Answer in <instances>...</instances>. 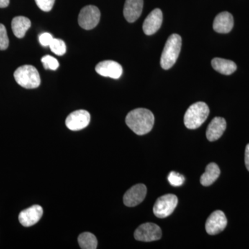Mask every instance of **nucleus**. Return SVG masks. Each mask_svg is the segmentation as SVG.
<instances>
[{
	"label": "nucleus",
	"instance_id": "obj_1",
	"mask_svg": "<svg viewBox=\"0 0 249 249\" xmlns=\"http://www.w3.org/2000/svg\"><path fill=\"white\" fill-rule=\"evenodd\" d=\"M125 123L134 133L144 135L152 130L155 124V116L149 109L137 108L128 113Z\"/></svg>",
	"mask_w": 249,
	"mask_h": 249
},
{
	"label": "nucleus",
	"instance_id": "obj_2",
	"mask_svg": "<svg viewBox=\"0 0 249 249\" xmlns=\"http://www.w3.org/2000/svg\"><path fill=\"white\" fill-rule=\"evenodd\" d=\"M181 37L178 34H172L168 37L160 56V66L169 70L178 60L181 48Z\"/></svg>",
	"mask_w": 249,
	"mask_h": 249
},
{
	"label": "nucleus",
	"instance_id": "obj_3",
	"mask_svg": "<svg viewBox=\"0 0 249 249\" xmlns=\"http://www.w3.org/2000/svg\"><path fill=\"white\" fill-rule=\"evenodd\" d=\"M209 106L204 102L194 103L188 107L184 115V124L187 128L195 129L200 127L209 115Z\"/></svg>",
	"mask_w": 249,
	"mask_h": 249
},
{
	"label": "nucleus",
	"instance_id": "obj_4",
	"mask_svg": "<svg viewBox=\"0 0 249 249\" xmlns=\"http://www.w3.org/2000/svg\"><path fill=\"white\" fill-rule=\"evenodd\" d=\"M14 78L18 84L26 89H35L40 85V76L35 67L23 65L14 72Z\"/></svg>",
	"mask_w": 249,
	"mask_h": 249
},
{
	"label": "nucleus",
	"instance_id": "obj_5",
	"mask_svg": "<svg viewBox=\"0 0 249 249\" xmlns=\"http://www.w3.org/2000/svg\"><path fill=\"white\" fill-rule=\"evenodd\" d=\"M178 204V196L167 194L160 196L154 205L153 212L156 217L165 218L173 213Z\"/></svg>",
	"mask_w": 249,
	"mask_h": 249
},
{
	"label": "nucleus",
	"instance_id": "obj_6",
	"mask_svg": "<svg viewBox=\"0 0 249 249\" xmlns=\"http://www.w3.org/2000/svg\"><path fill=\"white\" fill-rule=\"evenodd\" d=\"M101 12L96 6L93 5L85 6L78 16V24L85 30H91L99 23Z\"/></svg>",
	"mask_w": 249,
	"mask_h": 249
},
{
	"label": "nucleus",
	"instance_id": "obj_7",
	"mask_svg": "<svg viewBox=\"0 0 249 249\" xmlns=\"http://www.w3.org/2000/svg\"><path fill=\"white\" fill-rule=\"evenodd\" d=\"M161 235V229L154 223L142 224L134 232V238L141 242H150L159 240Z\"/></svg>",
	"mask_w": 249,
	"mask_h": 249
},
{
	"label": "nucleus",
	"instance_id": "obj_8",
	"mask_svg": "<svg viewBox=\"0 0 249 249\" xmlns=\"http://www.w3.org/2000/svg\"><path fill=\"white\" fill-rule=\"evenodd\" d=\"M90 122V114L88 111L80 109L67 116L65 124L70 130L78 131L88 127Z\"/></svg>",
	"mask_w": 249,
	"mask_h": 249
},
{
	"label": "nucleus",
	"instance_id": "obj_9",
	"mask_svg": "<svg viewBox=\"0 0 249 249\" xmlns=\"http://www.w3.org/2000/svg\"><path fill=\"white\" fill-rule=\"evenodd\" d=\"M227 219L222 211H214L206 222V232L211 235L222 232L227 226Z\"/></svg>",
	"mask_w": 249,
	"mask_h": 249
},
{
	"label": "nucleus",
	"instance_id": "obj_10",
	"mask_svg": "<svg viewBox=\"0 0 249 249\" xmlns=\"http://www.w3.org/2000/svg\"><path fill=\"white\" fill-rule=\"evenodd\" d=\"M147 194L146 186L142 183L135 185L126 192L124 196V202L128 207H134L142 202Z\"/></svg>",
	"mask_w": 249,
	"mask_h": 249
},
{
	"label": "nucleus",
	"instance_id": "obj_11",
	"mask_svg": "<svg viewBox=\"0 0 249 249\" xmlns=\"http://www.w3.org/2000/svg\"><path fill=\"white\" fill-rule=\"evenodd\" d=\"M96 71L104 77L118 79L123 73L122 66L117 62L113 60H105L99 62L96 66Z\"/></svg>",
	"mask_w": 249,
	"mask_h": 249
},
{
	"label": "nucleus",
	"instance_id": "obj_12",
	"mask_svg": "<svg viewBox=\"0 0 249 249\" xmlns=\"http://www.w3.org/2000/svg\"><path fill=\"white\" fill-rule=\"evenodd\" d=\"M163 14L161 10L155 9L147 16L142 24V31L145 35L151 36L155 34L161 26Z\"/></svg>",
	"mask_w": 249,
	"mask_h": 249
},
{
	"label": "nucleus",
	"instance_id": "obj_13",
	"mask_svg": "<svg viewBox=\"0 0 249 249\" xmlns=\"http://www.w3.org/2000/svg\"><path fill=\"white\" fill-rule=\"evenodd\" d=\"M42 214V208L38 205H34L29 209L24 210L19 213V221L24 227H31L40 221Z\"/></svg>",
	"mask_w": 249,
	"mask_h": 249
},
{
	"label": "nucleus",
	"instance_id": "obj_14",
	"mask_svg": "<svg viewBox=\"0 0 249 249\" xmlns=\"http://www.w3.org/2000/svg\"><path fill=\"white\" fill-rule=\"evenodd\" d=\"M143 0H126L124 5V15L128 22H134L142 14Z\"/></svg>",
	"mask_w": 249,
	"mask_h": 249
},
{
	"label": "nucleus",
	"instance_id": "obj_15",
	"mask_svg": "<svg viewBox=\"0 0 249 249\" xmlns=\"http://www.w3.org/2000/svg\"><path fill=\"white\" fill-rule=\"evenodd\" d=\"M226 128H227V122L224 118H214L210 123L206 130V137L208 140L210 142L218 140L222 137Z\"/></svg>",
	"mask_w": 249,
	"mask_h": 249
},
{
	"label": "nucleus",
	"instance_id": "obj_16",
	"mask_svg": "<svg viewBox=\"0 0 249 249\" xmlns=\"http://www.w3.org/2000/svg\"><path fill=\"white\" fill-rule=\"evenodd\" d=\"M233 25V17L227 11L220 13L214 18L213 29L219 34H228L232 30Z\"/></svg>",
	"mask_w": 249,
	"mask_h": 249
},
{
	"label": "nucleus",
	"instance_id": "obj_17",
	"mask_svg": "<svg viewBox=\"0 0 249 249\" xmlns=\"http://www.w3.org/2000/svg\"><path fill=\"white\" fill-rule=\"evenodd\" d=\"M31 26L30 19L24 16H18L14 18L11 22L13 32L18 38L24 37Z\"/></svg>",
	"mask_w": 249,
	"mask_h": 249
},
{
	"label": "nucleus",
	"instance_id": "obj_18",
	"mask_svg": "<svg viewBox=\"0 0 249 249\" xmlns=\"http://www.w3.org/2000/svg\"><path fill=\"white\" fill-rule=\"evenodd\" d=\"M211 65L215 71L224 75H231L237 70V65L231 60L215 58L213 59Z\"/></svg>",
	"mask_w": 249,
	"mask_h": 249
},
{
	"label": "nucleus",
	"instance_id": "obj_19",
	"mask_svg": "<svg viewBox=\"0 0 249 249\" xmlns=\"http://www.w3.org/2000/svg\"><path fill=\"white\" fill-rule=\"evenodd\" d=\"M220 175V169L216 163H211L206 166V171L201 175L200 183L204 186H209L217 179Z\"/></svg>",
	"mask_w": 249,
	"mask_h": 249
},
{
	"label": "nucleus",
	"instance_id": "obj_20",
	"mask_svg": "<svg viewBox=\"0 0 249 249\" xmlns=\"http://www.w3.org/2000/svg\"><path fill=\"white\" fill-rule=\"evenodd\" d=\"M78 244L83 249H96L97 248L98 240L96 236L89 232H83L78 237Z\"/></svg>",
	"mask_w": 249,
	"mask_h": 249
},
{
	"label": "nucleus",
	"instance_id": "obj_21",
	"mask_svg": "<svg viewBox=\"0 0 249 249\" xmlns=\"http://www.w3.org/2000/svg\"><path fill=\"white\" fill-rule=\"evenodd\" d=\"M51 50L57 55H63L66 53L67 47L65 42L60 39L53 38L49 45Z\"/></svg>",
	"mask_w": 249,
	"mask_h": 249
},
{
	"label": "nucleus",
	"instance_id": "obj_22",
	"mask_svg": "<svg viewBox=\"0 0 249 249\" xmlns=\"http://www.w3.org/2000/svg\"><path fill=\"white\" fill-rule=\"evenodd\" d=\"M42 65L46 70H56L59 67V62L57 59L51 55H45L41 59Z\"/></svg>",
	"mask_w": 249,
	"mask_h": 249
},
{
	"label": "nucleus",
	"instance_id": "obj_23",
	"mask_svg": "<svg viewBox=\"0 0 249 249\" xmlns=\"http://www.w3.org/2000/svg\"><path fill=\"white\" fill-rule=\"evenodd\" d=\"M168 180L172 186L178 187L182 186L185 181V178L181 174L176 172H171L168 175Z\"/></svg>",
	"mask_w": 249,
	"mask_h": 249
},
{
	"label": "nucleus",
	"instance_id": "obj_24",
	"mask_svg": "<svg viewBox=\"0 0 249 249\" xmlns=\"http://www.w3.org/2000/svg\"><path fill=\"white\" fill-rule=\"evenodd\" d=\"M9 40L6 27L0 24V50H6L9 47Z\"/></svg>",
	"mask_w": 249,
	"mask_h": 249
},
{
	"label": "nucleus",
	"instance_id": "obj_25",
	"mask_svg": "<svg viewBox=\"0 0 249 249\" xmlns=\"http://www.w3.org/2000/svg\"><path fill=\"white\" fill-rule=\"evenodd\" d=\"M36 4L42 11L49 12L53 8L55 0H35Z\"/></svg>",
	"mask_w": 249,
	"mask_h": 249
},
{
	"label": "nucleus",
	"instance_id": "obj_26",
	"mask_svg": "<svg viewBox=\"0 0 249 249\" xmlns=\"http://www.w3.org/2000/svg\"><path fill=\"white\" fill-rule=\"evenodd\" d=\"M53 40V36L49 34V33H44V34H41L40 37H39L40 43L42 46H44V47H48V46L49 47Z\"/></svg>",
	"mask_w": 249,
	"mask_h": 249
},
{
	"label": "nucleus",
	"instance_id": "obj_27",
	"mask_svg": "<svg viewBox=\"0 0 249 249\" xmlns=\"http://www.w3.org/2000/svg\"><path fill=\"white\" fill-rule=\"evenodd\" d=\"M245 160L246 167L249 171V143L246 147Z\"/></svg>",
	"mask_w": 249,
	"mask_h": 249
},
{
	"label": "nucleus",
	"instance_id": "obj_28",
	"mask_svg": "<svg viewBox=\"0 0 249 249\" xmlns=\"http://www.w3.org/2000/svg\"><path fill=\"white\" fill-rule=\"evenodd\" d=\"M10 0H0V8H6L9 6Z\"/></svg>",
	"mask_w": 249,
	"mask_h": 249
}]
</instances>
